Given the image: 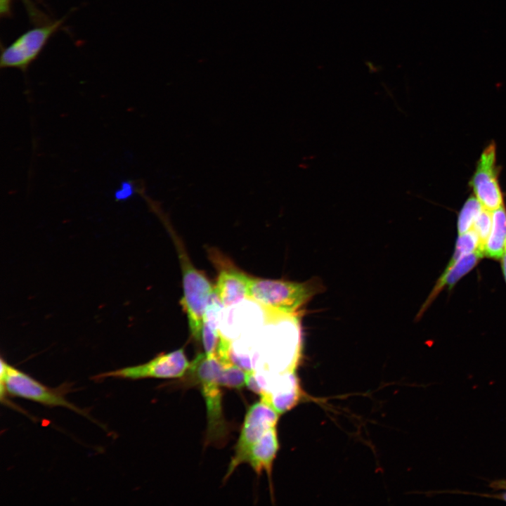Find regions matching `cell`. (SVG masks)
Instances as JSON below:
<instances>
[{"label": "cell", "mask_w": 506, "mask_h": 506, "mask_svg": "<svg viewBox=\"0 0 506 506\" xmlns=\"http://www.w3.org/2000/svg\"><path fill=\"white\" fill-rule=\"evenodd\" d=\"M506 250V210L504 205L492 213V227L484 247V254L498 259Z\"/></svg>", "instance_id": "cell-12"}, {"label": "cell", "mask_w": 506, "mask_h": 506, "mask_svg": "<svg viewBox=\"0 0 506 506\" xmlns=\"http://www.w3.org/2000/svg\"><path fill=\"white\" fill-rule=\"evenodd\" d=\"M321 287L314 279L296 283L251 276L248 299L273 312L292 315Z\"/></svg>", "instance_id": "cell-2"}, {"label": "cell", "mask_w": 506, "mask_h": 506, "mask_svg": "<svg viewBox=\"0 0 506 506\" xmlns=\"http://www.w3.org/2000/svg\"><path fill=\"white\" fill-rule=\"evenodd\" d=\"M278 412L266 401L261 398L248 409L240 435L236 443L235 454L228 466L224 480L245 462L249 448L269 429L276 427Z\"/></svg>", "instance_id": "cell-5"}, {"label": "cell", "mask_w": 506, "mask_h": 506, "mask_svg": "<svg viewBox=\"0 0 506 506\" xmlns=\"http://www.w3.org/2000/svg\"><path fill=\"white\" fill-rule=\"evenodd\" d=\"M224 365L216 357L199 353L186 372L189 384L199 387L205 402L207 417L205 444L216 447L226 443L230 431L223 413L221 386L217 381Z\"/></svg>", "instance_id": "cell-1"}, {"label": "cell", "mask_w": 506, "mask_h": 506, "mask_svg": "<svg viewBox=\"0 0 506 506\" xmlns=\"http://www.w3.org/2000/svg\"><path fill=\"white\" fill-rule=\"evenodd\" d=\"M190 364L183 349H179L169 353L159 354L145 363L104 372L95 378L102 379L110 377L129 379L179 378L186 374Z\"/></svg>", "instance_id": "cell-6"}, {"label": "cell", "mask_w": 506, "mask_h": 506, "mask_svg": "<svg viewBox=\"0 0 506 506\" xmlns=\"http://www.w3.org/2000/svg\"><path fill=\"white\" fill-rule=\"evenodd\" d=\"M63 22V19L56 20L22 34L2 52L1 67H15L25 71Z\"/></svg>", "instance_id": "cell-7"}, {"label": "cell", "mask_w": 506, "mask_h": 506, "mask_svg": "<svg viewBox=\"0 0 506 506\" xmlns=\"http://www.w3.org/2000/svg\"><path fill=\"white\" fill-rule=\"evenodd\" d=\"M476 250L482 252L479 238L476 231L472 228L466 233L460 235L458 237L455 245L454 254L448 266L452 265L462 255L473 252Z\"/></svg>", "instance_id": "cell-14"}, {"label": "cell", "mask_w": 506, "mask_h": 506, "mask_svg": "<svg viewBox=\"0 0 506 506\" xmlns=\"http://www.w3.org/2000/svg\"><path fill=\"white\" fill-rule=\"evenodd\" d=\"M143 190L144 189L136 187L134 181H125L122 183L120 188L116 190L115 197L117 200H124L132 196L135 193L140 194Z\"/></svg>", "instance_id": "cell-16"}, {"label": "cell", "mask_w": 506, "mask_h": 506, "mask_svg": "<svg viewBox=\"0 0 506 506\" xmlns=\"http://www.w3.org/2000/svg\"><path fill=\"white\" fill-rule=\"evenodd\" d=\"M484 207L476 197H470L460 210L458 220V231L461 235L473 228Z\"/></svg>", "instance_id": "cell-13"}, {"label": "cell", "mask_w": 506, "mask_h": 506, "mask_svg": "<svg viewBox=\"0 0 506 506\" xmlns=\"http://www.w3.org/2000/svg\"><path fill=\"white\" fill-rule=\"evenodd\" d=\"M175 242L182 271L183 297L181 303L187 314L192 336L200 340L204 314L214 288L205 275L192 264L181 243L176 239Z\"/></svg>", "instance_id": "cell-4"}, {"label": "cell", "mask_w": 506, "mask_h": 506, "mask_svg": "<svg viewBox=\"0 0 506 506\" xmlns=\"http://www.w3.org/2000/svg\"><path fill=\"white\" fill-rule=\"evenodd\" d=\"M276 427L268 430L249 450L244 463H248L260 475L265 471L271 477L273 460L278 450Z\"/></svg>", "instance_id": "cell-11"}, {"label": "cell", "mask_w": 506, "mask_h": 506, "mask_svg": "<svg viewBox=\"0 0 506 506\" xmlns=\"http://www.w3.org/2000/svg\"><path fill=\"white\" fill-rule=\"evenodd\" d=\"M0 382L1 400L6 397V393H8L13 396L31 400L45 406L65 407L86 415L83 410L65 398L67 386L49 388L8 364L3 358H1Z\"/></svg>", "instance_id": "cell-3"}, {"label": "cell", "mask_w": 506, "mask_h": 506, "mask_svg": "<svg viewBox=\"0 0 506 506\" xmlns=\"http://www.w3.org/2000/svg\"><path fill=\"white\" fill-rule=\"evenodd\" d=\"M501 266H502V269L503 275L505 277V280L506 282V250L501 257Z\"/></svg>", "instance_id": "cell-17"}, {"label": "cell", "mask_w": 506, "mask_h": 506, "mask_svg": "<svg viewBox=\"0 0 506 506\" xmlns=\"http://www.w3.org/2000/svg\"><path fill=\"white\" fill-rule=\"evenodd\" d=\"M504 498L506 500V494L504 495Z\"/></svg>", "instance_id": "cell-18"}, {"label": "cell", "mask_w": 506, "mask_h": 506, "mask_svg": "<svg viewBox=\"0 0 506 506\" xmlns=\"http://www.w3.org/2000/svg\"><path fill=\"white\" fill-rule=\"evenodd\" d=\"M492 227L491 212L483 208L479 216L476 219L473 229L477 233L482 252H484V245L488 238Z\"/></svg>", "instance_id": "cell-15"}, {"label": "cell", "mask_w": 506, "mask_h": 506, "mask_svg": "<svg viewBox=\"0 0 506 506\" xmlns=\"http://www.w3.org/2000/svg\"><path fill=\"white\" fill-rule=\"evenodd\" d=\"M250 279L251 276L231 266L220 271L214 290L224 307L248 299Z\"/></svg>", "instance_id": "cell-9"}, {"label": "cell", "mask_w": 506, "mask_h": 506, "mask_svg": "<svg viewBox=\"0 0 506 506\" xmlns=\"http://www.w3.org/2000/svg\"><path fill=\"white\" fill-rule=\"evenodd\" d=\"M480 250L467 253L460 257L452 265L447 266L438 280L432 292L423 304L418 316H421L439 293L446 287L450 289L465 274L469 273L483 257Z\"/></svg>", "instance_id": "cell-10"}, {"label": "cell", "mask_w": 506, "mask_h": 506, "mask_svg": "<svg viewBox=\"0 0 506 506\" xmlns=\"http://www.w3.org/2000/svg\"><path fill=\"white\" fill-rule=\"evenodd\" d=\"M472 186L484 208L493 212L503 205L495 171V147L493 143L483 151L472 179Z\"/></svg>", "instance_id": "cell-8"}]
</instances>
